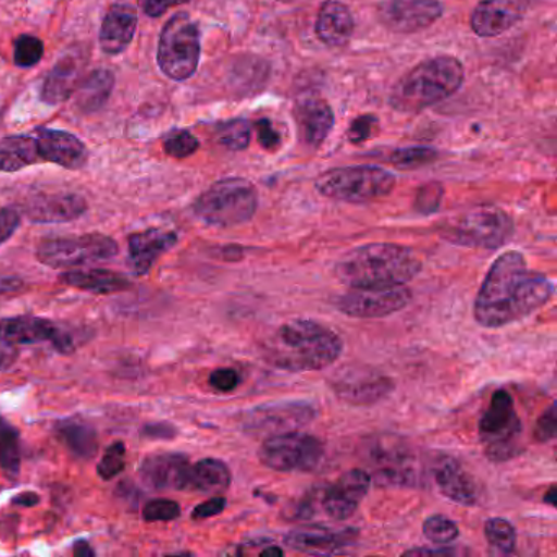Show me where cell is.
Wrapping results in <instances>:
<instances>
[{
    "instance_id": "obj_1",
    "label": "cell",
    "mask_w": 557,
    "mask_h": 557,
    "mask_svg": "<svg viewBox=\"0 0 557 557\" xmlns=\"http://www.w3.org/2000/svg\"><path fill=\"white\" fill-rule=\"evenodd\" d=\"M554 285L544 273L528 267L523 253H500L484 276L474 302L481 327L500 329L521 322L553 299Z\"/></svg>"
},
{
    "instance_id": "obj_2",
    "label": "cell",
    "mask_w": 557,
    "mask_h": 557,
    "mask_svg": "<svg viewBox=\"0 0 557 557\" xmlns=\"http://www.w3.org/2000/svg\"><path fill=\"white\" fill-rule=\"evenodd\" d=\"M344 354L337 332L314 319H293L280 325L263 344L267 363L286 373H309L332 367Z\"/></svg>"
},
{
    "instance_id": "obj_3",
    "label": "cell",
    "mask_w": 557,
    "mask_h": 557,
    "mask_svg": "<svg viewBox=\"0 0 557 557\" xmlns=\"http://www.w3.org/2000/svg\"><path fill=\"white\" fill-rule=\"evenodd\" d=\"M334 270L348 288H384L412 282L422 272V260L409 247L371 243L348 250Z\"/></svg>"
},
{
    "instance_id": "obj_4",
    "label": "cell",
    "mask_w": 557,
    "mask_h": 557,
    "mask_svg": "<svg viewBox=\"0 0 557 557\" xmlns=\"http://www.w3.org/2000/svg\"><path fill=\"white\" fill-rule=\"evenodd\" d=\"M465 83V70L456 58L435 57L410 70L391 92L394 110L416 113L430 109L458 92Z\"/></svg>"
},
{
    "instance_id": "obj_5",
    "label": "cell",
    "mask_w": 557,
    "mask_h": 557,
    "mask_svg": "<svg viewBox=\"0 0 557 557\" xmlns=\"http://www.w3.org/2000/svg\"><path fill=\"white\" fill-rule=\"evenodd\" d=\"M510 214L494 205H479L448 218L440 227V236L453 246L497 250L513 237Z\"/></svg>"
},
{
    "instance_id": "obj_6",
    "label": "cell",
    "mask_w": 557,
    "mask_h": 557,
    "mask_svg": "<svg viewBox=\"0 0 557 557\" xmlns=\"http://www.w3.org/2000/svg\"><path fill=\"white\" fill-rule=\"evenodd\" d=\"M259 207L252 182L243 177L223 178L205 190L194 203V213L211 227H234L249 223Z\"/></svg>"
},
{
    "instance_id": "obj_7",
    "label": "cell",
    "mask_w": 557,
    "mask_h": 557,
    "mask_svg": "<svg viewBox=\"0 0 557 557\" xmlns=\"http://www.w3.org/2000/svg\"><path fill=\"white\" fill-rule=\"evenodd\" d=\"M371 482L377 487H420L429 478V468L420 461L416 449L397 436L384 435L368 448Z\"/></svg>"
},
{
    "instance_id": "obj_8",
    "label": "cell",
    "mask_w": 557,
    "mask_h": 557,
    "mask_svg": "<svg viewBox=\"0 0 557 557\" xmlns=\"http://www.w3.org/2000/svg\"><path fill=\"white\" fill-rule=\"evenodd\" d=\"M396 177L373 165L331 169L315 178V190L329 200L344 203H371L391 195Z\"/></svg>"
},
{
    "instance_id": "obj_9",
    "label": "cell",
    "mask_w": 557,
    "mask_h": 557,
    "mask_svg": "<svg viewBox=\"0 0 557 557\" xmlns=\"http://www.w3.org/2000/svg\"><path fill=\"white\" fill-rule=\"evenodd\" d=\"M201 57L200 28L190 15L181 12L169 18L158 45V64L162 74L184 83L197 73Z\"/></svg>"
},
{
    "instance_id": "obj_10",
    "label": "cell",
    "mask_w": 557,
    "mask_h": 557,
    "mask_svg": "<svg viewBox=\"0 0 557 557\" xmlns=\"http://www.w3.org/2000/svg\"><path fill=\"white\" fill-rule=\"evenodd\" d=\"M521 433L523 426L513 397L507 389L495 391L479 420V438L488 461H510L520 455Z\"/></svg>"
},
{
    "instance_id": "obj_11",
    "label": "cell",
    "mask_w": 557,
    "mask_h": 557,
    "mask_svg": "<svg viewBox=\"0 0 557 557\" xmlns=\"http://www.w3.org/2000/svg\"><path fill=\"white\" fill-rule=\"evenodd\" d=\"M119 253V244L106 234L92 233L83 236L51 237L41 240L37 257L44 265L64 270L89 263L106 262Z\"/></svg>"
},
{
    "instance_id": "obj_12",
    "label": "cell",
    "mask_w": 557,
    "mask_h": 557,
    "mask_svg": "<svg viewBox=\"0 0 557 557\" xmlns=\"http://www.w3.org/2000/svg\"><path fill=\"white\" fill-rule=\"evenodd\" d=\"M324 443L309 433L292 432L270 435L259 449L265 468L276 472H311L324 458Z\"/></svg>"
},
{
    "instance_id": "obj_13",
    "label": "cell",
    "mask_w": 557,
    "mask_h": 557,
    "mask_svg": "<svg viewBox=\"0 0 557 557\" xmlns=\"http://www.w3.org/2000/svg\"><path fill=\"white\" fill-rule=\"evenodd\" d=\"M327 383L338 399L357 407L374 406L396 389L393 377L363 363L344 364L331 374Z\"/></svg>"
},
{
    "instance_id": "obj_14",
    "label": "cell",
    "mask_w": 557,
    "mask_h": 557,
    "mask_svg": "<svg viewBox=\"0 0 557 557\" xmlns=\"http://www.w3.org/2000/svg\"><path fill=\"white\" fill-rule=\"evenodd\" d=\"M412 301L406 285L350 288L334 299V308L351 319H383L403 311Z\"/></svg>"
},
{
    "instance_id": "obj_15",
    "label": "cell",
    "mask_w": 557,
    "mask_h": 557,
    "mask_svg": "<svg viewBox=\"0 0 557 557\" xmlns=\"http://www.w3.org/2000/svg\"><path fill=\"white\" fill-rule=\"evenodd\" d=\"M0 338L12 345L48 342L60 354H73L81 344L79 332L70 325L35 315H15L0 321Z\"/></svg>"
},
{
    "instance_id": "obj_16",
    "label": "cell",
    "mask_w": 557,
    "mask_h": 557,
    "mask_svg": "<svg viewBox=\"0 0 557 557\" xmlns=\"http://www.w3.org/2000/svg\"><path fill=\"white\" fill-rule=\"evenodd\" d=\"M318 410L305 400H285V403L263 404L246 410L243 416V429L252 435L262 433L292 432L314 422Z\"/></svg>"
},
{
    "instance_id": "obj_17",
    "label": "cell",
    "mask_w": 557,
    "mask_h": 557,
    "mask_svg": "<svg viewBox=\"0 0 557 557\" xmlns=\"http://www.w3.org/2000/svg\"><path fill=\"white\" fill-rule=\"evenodd\" d=\"M370 487V472L360 468L350 469L344 472L334 484L314 488L318 510L334 520H347L354 517Z\"/></svg>"
},
{
    "instance_id": "obj_18",
    "label": "cell",
    "mask_w": 557,
    "mask_h": 557,
    "mask_svg": "<svg viewBox=\"0 0 557 557\" xmlns=\"http://www.w3.org/2000/svg\"><path fill=\"white\" fill-rule=\"evenodd\" d=\"M429 478L443 497L461 507H475L481 500V488L478 482L453 456H435L429 462Z\"/></svg>"
},
{
    "instance_id": "obj_19",
    "label": "cell",
    "mask_w": 557,
    "mask_h": 557,
    "mask_svg": "<svg viewBox=\"0 0 557 557\" xmlns=\"http://www.w3.org/2000/svg\"><path fill=\"white\" fill-rule=\"evenodd\" d=\"M443 15L438 0H387L380 8L384 27L396 34H416L432 27Z\"/></svg>"
},
{
    "instance_id": "obj_20",
    "label": "cell",
    "mask_w": 557,
    "mask_h": 557,
    "mask_svg": "<svg viewBox=\"0 0 557 557\" xmlns=\"http://www.w3.org/2000/svg\"><path fill=\"white\" fill-rule=\"evenodd\" d=\"M190 459L182 453H156L139 468V478L154 491H188Z\"/></svg>"
},
{
    "instance_id": "obj_21",
    "label": "cell",
    "mask_w": 557,
    "mask_h": 557,
    "mask_svg": "<svg viewBox=\"0 0 557 557\" xmlns=\"http://www.w3.org/2000/svg\"><path fill=\"white\" fill-rule=\"evenodd\" d=\"M35 138L40 149L41 162H51L67 171H81L89 162V149L73 133L38 128Z\"/></svg>"
},
{
    "instance_id": "obj_22",
    "label": "cell",
    "mask_w": 557,
    "mask_h": 557,
    "mask_svg": "<svg viewBox=\"0 0 557 557\" xmlns=\"http://www.w3.org/2000/svg\"><path fill=\"white\" fill-rule=\"evenodd\" d=\"M527 12V0H481L471 15V28L478 37H500L513 28Z\"/></svg>"
},
{
    "instance_id": "obj_23",
    "label": "cell",
    "mask_w": 557,
    "mask_h": 557,
    "mask_svg": "<svg viewBox=\"0 0 557 557\" xmlns=\"http://www.w3.org/2000/svg\"><path fill=\"white\" fill-rule=\"evenodd\" d=\"M87 208L86 198L77 194H40L24 205V213L32 223L60 224L76 221Z\"/></svg>"
},
{
    "instance_id": "obj_24",
    "label": "cell",
    "mask_w": 557,
    "mask_h": 557,
    "mask_svg": "<svg viewBox=\"0 0 557 557\" xmlns=\"http://www.w3.org/2000/svg\"><path fill=\"white\" fill-rule=\"evenodd\" d=\"M358 540L355 528H305L286 534L285 543L289 549L305 554H335L345 547L354 546Z\"/></svg>"
},
{
    "instance_id": "obj_25",
    "label": "cell",
    "mask_w": 557,
    "mask_h": 557,
    "mask_svg": "<svg viewBox=\"0 0 557 557\" xmlns=\"http://www.w3.org/2000/svg\"><path fill=\"white\" fill-rule=\"evenodd\" d=\"M174 231L151 227L129 236L128 265L136 276L146 275L164 253L177 244Z\"/></svg>"
},
{
    "instance_id": "obj_26",
    "label": "cell",
    "mask_w": 557,
    "mask_h": 557,
    "mask_svg": "<svg viewBox=\"0 0 557 557\" xmlns=\"http://www.w3.org/2000/svg\"><path fill=\"white\" fill-rule=\"evenodd\" d=\"M138 28V12L129 4H113L100 27V50L109 57L125 53Z\"/></svg>"
},
{
    "instance_id": "obj_27",
    "label": "cell",
    "mask_w": 557,
    "mask_h": 557,
    "mask_svg": "<svg viewBox=\"0 0 557 557\" xmlns=\"http://www.w3.org/2000/svg\"><path fill=\"white\" fill-rule=\"evenodd\" d=\"M293 113H295L299 136L309 148H319L334 128V112L321 97L309 96L298 100Z\"/></svg>"
},
{
    "instance_id": "obj_28",
    "label": "cell",
    "mask_w": 557,
    "mask_h": 557,
    "mask_svg": "<svg viewBox=\"0 0 557 557\" xmlns=\"http://www.w3.org/2000/svg\"><path fill=\"white\" fill-rule=\"evenodd\" d=\"M355 32L354 15L338 0H325L315 18V35L329 48H342Z\"/></svg>"
},
{
    "instance_id": "obj_29",
    "label": "cell",
    "mask_w": 557,
    "mask_h": 557,
    "mask_svg": "<svg viewBox=\"0 0 557 557\" xmlns=\"http://www.w3.org/2000/svg\"><path fill=\"white\" fill-rule=\"evenodd\" d=\"M81 84V61L77 57H64L51 67L41 86L40 99L47 106H60L76 94Z\"/></svg>"
},
{
    "instance_id": "obj_30",
    "label": "cell",
    "mask_w": 557,
    "mask_h": 557,
    "mask_svg": "<svg viewBox=\"0 0 557 557\" xmlns=\"http://www.w3.org/2000/svg\"><path fill=\"white\" fill-rule=\"evenodd\" d=\"M64 285L81 292L94 293V295H113V293L126 292L132 288V280L122 273L110 270H73L60 276Z\"/></svg>"
},
{
    "instance_id": "obj_31",
    "label": "cell",
    "mask_w": 557,
    "mask_h": 557,
    "mask_svg": "<svg viewBox=\"0 0 557 557\" xmlns=\"http://www.w3.org/2000/svg\"><path fill=\"white\" fill-rule=\"evenodd\" d=\"M41 162L37 138L28 135L0 139V172L14 174Z\"/></svg>"
},
{
    "instance_id": "obj_32",
    "label": "cell",
    "mask_w": 557,
    "mask_h": 557,
    "mask_svg": "<svg viewBox=\"0 0 557 557\" xmlns=\"http://www.w3.org/2000/svg\"><path fill=\"white\" fill-rule=\"evenodd\" d=\"M115 87V74L109 70H96L81 81L76 94V107L81 112L90 115V113L100 112L112 96Z\"/></svg>"
},
{
    "instance_id": "obj_33",
    "label": "cell",
    "mask_w": 557,
    "mask_h": 557,
    "mask_svg": "<svg viewBox=\"0 0 557 557\" xmlns=\"http://www.w3.org/2000/svg\"><path fill=\"white\" fill-rule=\"evenodd\" d=\"M233 475L226 462L216 458H205L191 465L188 475V491L221 495L231 487Z\"/></svg>"
},
{
    "instance_id": "obj_34",
    "label": "cell",
    "mask_w": 557,
    "mask_h": 557,
    "mask_svg": "<svg viewBox=\"0 0 557 557\" xmlns=\"http://www.w3.org/2000/svg\"><path fill=\"white\" fill-rule=\"evenodd\" d=\"M57 433L67 448L83 459L92 458L99 448L97 432L92 425L83 420H63L57 423Z\"/></svg>"
},
{
    "instance_id": "obj_35",
    "label": "cell",
    "mask_w": 557,
    "mask_h": 557,
    "mask_svg": "<svg viewBox=\"0 0 557 557\" xmlns=\"http://www.w3.org/2000/svg\"><path fill=\"white\" fill-rule=\"evenodd\" d=\"M21 440L18 432L0 417V466L8 474L17 475L21 471Z\"/></svg>"
},
{
    "instance_id": "obj_36",
    "label": "cell",
    "mask_w": 557,
    "mask_h": 557,
    "mask_svg": "<svg viewBox=\"0 0 557 557\" xmlns=\"http://www.w3.org/2000/svg\"><path fill=\"white\" fill-rule=\"evenodd\" d=\"M485 540L492 549L500 554H511L517 546V530L505 518H488L484 524Z\"/></svg>"
},
{
    "instance_id": "obj_37",
    "label": "cell",
    "mask_w": 557,
    "mask_h": 557,
    "mask_svg": "<svg viewBox=\"0 0 557 557\" xmlns=\"http://www.w3.org/2000/svg\"><path fill=\"white\" fill-rule=\"evenodd\" d=\"M250 138H252V125L249 120H230L218 125V143L231 151H244L250 145Z\"/></svg>"
},
{
    "instance_id": "obj_38",
    "label": "cell",
    "mask_w": 557,
    "mask_h": 557,
    "mask_svg": "<svg viewBox=\"0 0 557 557\" xmlns=\"http://www.w3.org/2000/svg\"><path fill=\"white\" fill-rule=\"evenodd\" d=\"M423 536L430 543L438 546H448L459 537V528L455 521L449 520L445 515H432L422 524Z\"/></svg>"
},
{
    "instance_id": "obj_39",
    "label": "cell",
    "mask_w": 557,
    "mask_h": 557,
    "mask_svg": "<svg viewBox=\"0 0 557 557\" xmlns=\"http://www.w3.org/2000/svg\"><path fill=\"white\" fill-rule=\"evenodd\" d=\"M438 159V152L432 148H404L396 149L389 156V162L399 171H416L425 168Z\"/></svg>"
},
{
    "instance_id": "obj_40",
    "label": "cell",
    "mask_w": 557,
    "mask_h": 557,
    "mask_svg": "<svg viewBox=\"0 0 557 557\" xmlns=\"http://www.w3.org/2000/svg\"><path fill=\"white\" fill-rule=\"evenodd\" d=\"M45 54V45L34 35H21L14 41V63L22 70H30L40 63Z\"/></svg>"
},
{
    "instance_id": "obj_41",
    "label": "cell",
    "mask_w": 557,
    "mask_h": 557,
    "mask_svg": "<svg viewBox=\"0 0 557 557\" xmlns=\"http://www.w3.org/2000/svg\"><path fill=\"white\" fill-rule=\"evenodd\" d=\"M126 465V446L125 443L115 442L107 448L103 453L102 459L97 466V474L103 479V481H110V479L116 478L120 472H123Z\"/></svg>"
},
{
    "instance_id": "obj_42",
    "label": "cell",
    "mask_w": 557,
    "mask_h": 557,
    "mask_svg": "<svg viewBox=\"0 0 557 557\" xmlns=\"http://www.w3.org/2000/svg\"><path fill=\"white\" fill-rule=\"evenodd\" d=\"M198 148H200V141L190 132H185V129L172 132L164 139L165 154L174 159L190 158V156L198 151Z\"/></svg>"
},
{
    "instance_id": "obj_43",
    "label": "cell",
    "mask_w": 557,
    "mask_h": 557,
    "mask_svg": "<svg viewBox=\"0 0 557 557\" xmlns=\"http://www.w3.org/2000/svg\"><path fill=\"white\" fill-rule=\"evenodd\" d=\"M181 505L171 498H156L143 508V518L146 521H171L181 517Z\"/></svg>"
},
{
    "instance_id": "obj_44",
    "label": "cell",
    "mask_w": 557,
    "mask_h": 557,
    "mask_svg": "<svg viewBox=\"0 0 557 557\" xmlns=\"http://www.w3.org/2000/svg\"><path fill=\"white\" fill-rule=\"evenodd\" d=\"M377 132V119L374 115H361L354 120L347 132L348 141L361 145L373 138Z\"/></svg>"
},
{
    "instance_id": "obj_45",
    "label": "cell",
    "mask_w": 557,
    "mask_h": 557,
    "mask_svg": "<svg viewBox=\"0 0 557 557\" xmlns=\"http://www.w3.org/2000/svg\"><path fill=\"white\" fill-rule=\"evenodd\" d=\"M443 188L438 184H430L423 187L417 195L416 208L422 214L435 213L442 203Z\"/></svg>"
},
{
    "instance_id": "obj_46",
    "label": "cell",
    "mask_w": 557,
    "mask_h": 557,
    "mask_svg": "<svg viewBox=\"0 0 557 557\" xmlns=\"http://www.w3.org/2000/svg\"><path fill=\"white\" fill-rule=\"evenodd\" d=\"M208 381L218 393H231L239 386L243 377H240L239 371L234 370V368H218L210 374Z\"/></svg>"
},
{
    "instance_id": "obj_47",
    "label": "cell",
    "mask_w": 557,
    "mask_h": 557,
    "mask_svg": "<svg viewBox=\"0 0 557 557\" xmlns=\"http://www.w3.org/2000/svg\"><path fill=\"white\" fill-rule=\"evenodd\" d=\"M21 211L14 207L0 208V246L8 243L21 226Z\"/></svg>"
},
{
    "instance_id": "obj_48",
    "label": "cell",
    "mask_w": 557,
    "mask_h": 557,
    "mask_svg": "<svg viewBox=\"0 0 557 557\" xmlns=\"http://www.w3.org/2000/svg\"><path fill=\"white\" fill-rule=\"evenodd\" d=\"M534 438L541 443L556 438V406L554 404H550L547 410H544L543 416L537 419Z\"/></svg>"
},
{
    "instance_id": "obj_49",
    "label": "cell",
    "mask_w": 557,
    "mask_h": 557,
    "mask_svg": "<svg viewBox=\"0 0 557 557\" xmlns=\"http://www.w3.org/2000/svg\"><path fill=\"white\" fill-rule=\"evenodd\" d=\"M257 138L260 145L267 151H276L282 146V136L273 128L272 122L269 119L259 120L256 123Z\"/></svg>"
},
{
    "instance_id": "obj_50",
    "label": "cell",
    "mask_w": 557,
    "mask_h": 557,
    "mask_svg": "<svg viewBox=\"0 0 557 557\" xmlns=\"http://www.w3.org/2000/svg\"><path fill=\"white\" fill-rule=\"evenodd\" d=\"M226 498L223 495H216L211 497L210 500L203 502V504L197 505L191 511V518L194 520H207V518L216 517L221 515L226 508Z\"/></svg>"
},
{
    "instance_id": "obj_51",
    "label": "cell",
    "mask_w": 557,
    "mask_h": 557,
    "mask_svg": "<svg viewBox=\"0 0 557 557\" xmlns=\"http://www.w3.org/2000/svg\"><path fill=\"white\" fill-rule=\"evenodd\" d=\"M139 8L148 17H161L169 9L188 4L190 0H138Z\"/></svg>"
},
{
    "instance_id": "obj_52",
    "label": "cell",
    "mask_w": 557,
    "mask_h": 557,
    "mask_svg": "<svg viewBox=\"0 0 557 557\" xmlns=\"http://www.w3.org/2000/svg\"><path fill=\"white\" fill-rule=\"evenodd\" d=\"M141 433L152 440H172L177 436L178 432L172 423L154 422L143 426Z\"/></svg>"
},
{
    "instance_id": "obj_53",
    "label": "cell",
    "mask_w": 557,
    "mask_h": 557,
    "mask_svg": "<svg viewBox=\"0 0 557 557\" xmlns=\"http://www.w3.org/2000/svg\"><path fill=\"white\" fill-rule=\"evenodd\" d=\"M17 358L18 351L15 345L9 344V342L0 338V371H5L14 367Z\"/></svg>"
},
{
    "instance_id": "obj_54",
    "label": "cell",
    "mask_w": 557,
    "mask_h": 557,
    "mask_svg": "<svg viewBox=\"0 0 557 557\" xmlns=\"http://www.w3.org/2000/svg\"><path fill=\"white\" fill-rule=\"evenodd\" d=\"M25 288V283L17 276L0 275V295H14Z\"/></svg>"
},
{
    "instance_id": "obj_55",
    "label": "cell",
    "mask_w": 557,
    "mask_h": 557,
    "mask_svg": "<svg viewBox=\"0 0 557 557\" xmlns=\"http://www.w3.org/2000/svg\"><path fill=\"white\" fill-rule=\"evenodd\" d=\"M38 502H40V495L35 492H22L12 500V504L18 505V507H35Z\"/></svg>"
},
{
    "instance_id": "obj_56",
    "label": "cell",
    "mask_w": 557,
    "mask_h": 557,
    "mask_svg": "<svg viewBox=\"0 0 557 557\" xmlns=\"http://www.w3.org/2000/svg\"><path fill=\"white\" fill-rule=\"evenodd\" d=\"M406 554H412V556H432V554H436V556H451L455 554V550L451 547H436V549H426V547H420V549H410L407 550Z\"/></svg>"
},
{
    "instance_id": "obj_57",
    "label": "cell",
    "mask_w": 557,
    "mask_h": 557,
    "mask_svg": "<svg viewBox=\"0 0 557 557\" xmlns=\"http://www.w3.org/2000/svg\"><path fill=\"white\" fill-rule=\"evenodd\" d=\"M74 556L77 557H90L96 556V550L90 547V544L87 543V541H77L76 544H74Z\"/></svg>"
},
{
    "instance_id": "obj_58",
    "label": "cell",
    "mask_w": 557,
    "mask_h": 557,
    "mask_svg": "<svg viewBox=\"0 0 557 557\" xmlns=\"http://www.w3.org/2000/svg\"><path fill=\"white\" fill-rule=\"evenodd\" d=\"M283 554H285V550H283L280 546H269L265 547V549L260 550V556L262 557H282Z\"/></svg>"
},
{
    "instance_id": "obj_59",
    "label": "cell",
    "mask_w": 557,
    "mask_h": 557,
    "mask_svg": "<svg viewBox=\"0 0 557 557\" xmlns=\"http://www.w3.org/2000/svg\"><path fill=\"white\" fill-rule=\"evenodd\" d=\"M544 502H546L549 507H556V487H554V485H550L549 491H547V494L544 495Z\"/></svg>"
}]
</instances>
